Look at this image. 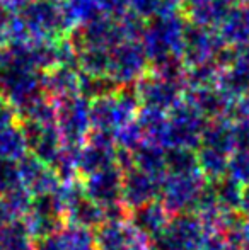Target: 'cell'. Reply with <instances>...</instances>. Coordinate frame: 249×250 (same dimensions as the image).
<instances>
[{
	"label": "cell",
	"mask_w": 249,
	"mask_h": 250,
	"mask_svg": "<svg viewBox=\"0 0 249 250\" xmlns=\"http://www.w3.org/2000/svg\"><path fill=\"white\" fill-rule=\"evenodd\" d=\"M138 109L140 102L136 97L135 87H120L116 92L91 101V126L92 129L114 133L126 123L133 121Z\"/></svg>",
	"instance_id": "1"
},
{
	"label": "cell",
	"mask_w": 249,
	"mask_h": 250,
	"mask_svg": "<svg viewBox=\"0 0 249 250\" xmlns=\"http://www.w3.org/2000/svg\"><path fill=\"white\" fill-rule=\"evenodd\" d=\"M55 102V125L60 133L62 143L67 146H82L91 126V101L82 94L62 97Z\"/></svg>",
	"instance_id": "2"
},
{
	"label": "cell",
	"mask_w": 249,
	"mask_h": 250,
	"mask_svg": "<svg viewBox=\"0 0 249 250\" xmlns=\"http://www.w3.org/2000/svg\"><path fill=\"white\" fill-rule=\"evenodd\" d=\"M206 121L208 119L203 118L198 109L183 96V99L167 111L166 148L183 146L196 150L202 142V133Z\"/></svg>",
	"instance_id": "3"
},
{
	"label": "cell",
	"mask_w": 249,
	"mask_h": 250,
	"mask_svg": "<svg viewBox=\"0 0 249 250\" xmlns=\"http://www.w3.org/2000/svg\"><path fill=\"white\" fill-rule=\"evenodd\" d=\"M205 228L195 213L173 214L166 228L149 242L154 250H202Z\"/></svg>",
	"instance_id": "4"
},
{
	"label": "cell",
	"mask_w": 249,
	"mask_h": 250,
	"mask_svg": "<svg viewBox=\"0 0 249 250\" xmlns=\"http://www.w3.org/2000/svg\"><path fill=\"white\" fill-rule=\"evenodd\" d=\"M206 179L202 174H166L160 181L159 201L169 214L193 213Z\"/></svg>",
	"instance_id": "5"
},
{
	"label": "cell",
	"mask_w": 249,
	"mask_h": 250,
	"mask_svg": "<svg viewBox=\"0 0 249 250\" xmlns=\"http://www.w3.org/2000/svg\"><path fill=\"white\" fill-rule=\"evenodd\" d=\"M183 80L166 79L157 73H145L135 83V92L138 97L140 107H150L167 112L173 105L183 99L184 96Z\"/></svg>",
	"instance_id": "6"
},
{
	"label": "cell",
	"mask_w": 249,
	"mask_h": 250,
	"mask_svg": "<svg viewBox=\"0 0 249 250\" xmlns=\"http://www.w3.org/2000/svg\"><path fill=\"white\" fill-rule=\"evenodd\" d=\"M149 66L145 50L136 43H118L110 50L108 77L114 80L120 87L133 85L143 75Z\"/></svg>",
	"instance_id": "7"
},
{
	"label": "cell",
	"mask_w": 249,
	"mask_h": 250,
	"mask_svg": "<svg viewBox=\"0 0 249 250\" xmlns=\"http://www.w3.org/2000/svg\"><path fill=\"white\" fill-rule=\"evenodd\" d=\"M24 133L27 151L40 158L43 164L53 167L62 151V138L55 123H31L17 121Z\"/></svg>",
	"instance_id": "8"
},
{
	"label": "cell",
	"mask_w": 249,
	"mask_h": 250,
	"mask_svg": "<svg viewBox=\"0 0 249 250\" xmlns=\"http://www.w3.org/2000/svg\"><path fill=\"white\" fill-rule=\"evenodd\" d=\"M121 182H123V170L114 164L82 177L80 184L84 194L103 208L121 203Z\"/></svg>",
	"instance_id": "9"
},
{
	"label": "cell",
	"mask_w": 249,
	"mask_h": 250,
	"mask_svg": "<svg viewBox=\"0 0 249 250\" xmlns=\"http://www.w3.org/2000/svg\"><path fill=\"white\" fill-rule=\"evenodd\" d=\"M19 181L31 191V194H48L53 192L62 184L60 177L57 175L53 167L43 164L40 158L27 151L24 157L16 162Z\"/></svg>",
	"instance_id": "10"
},
{
	"label": "cell",
	"mask_w": 249,
	"mask_h": 250,
	"mask_svg": "<svg viewBox=\"0 0 249 250\" xmlns=\"http://www.w3.org/2000/svg\"><path fill=\"white\" fill-rule=\"evenodd\" d=\"M160 181L136 167H130L123 170V182H121V203L126 209H135L138 206L159 199Z\"/></svg>",
	"instance_id": "11"
},
{
	"label": "cell",
	"mask_w": 249,
	"mask_h": 250,
	"mask_svg": "<svg viewBox=\"0 0 249 250\" xmlns=\"http://www.w3.org/2000/svg\"><path fill=\"white\" fill-rule=\"evenodd\" d=\"M169 218V211L164 208V204L159 199H154L143 206L128 211L130 225L149 242L166 228Z\"/></svg>",
	"instance_id": "12"
},
{
	"label": "cell",
	"mask_w": 249,
	"mask_h": 250,
	"mask_svg": "<svg viewBox=\"0 0 249 250\" xmlns=\"http://www.w3.org/2000/svg\"><path fill=\"white\" fill-rule=\"evenodd\" d=\"M79 82L80 72H77L72 65H55L45 70V73L41 75L43 92L51 101L79 94Z\"/></svg>",
	"instance_id": "13"
},
{
	"label": "cell",
	"mask_w": 249,
	"mask_h": 250,
	"mask_svg": "<svg viewBox=\"0 0 249 250\" xmlns=\"http://www.w3.org/2000/svg\"><path fill=\"white\" fill-rule=\"evenodd\" d=\"M140 237L142 235L130 225L128 220L103 221L94 230V247L96 250H121Z\"/></svg>",
	"instance_id": "14"
},
{
	"label": "cell",
	"mask_w": 249,
	"mask_h": 250,
	"mask_svg": "<svg viewBox=\"0 0 249 250\" xmlns=\"http://www.w3.org/2000/svg\"><path fill=\"white\" fill-rule=\"evenodd\" d=\"M133 167L152 177L162 181L166 177V148L159 143L143 142L136 150L132 151Z\"/></svg>",
	"instance_id": "15"
},
{
	"label": "cell",
	"mask_w": 249,
	"mask_h": 250,
	"mask_svg": "<svg viewBox=\"0 0 249 250\" xmlns=\"http://www.w3.org/2000/svg\"><path fill=\"white\" fill-rule=\"evenodd\" d=\"M200 145L210 146L230 155L234 151V119L215 118L208 119L202 133Z\"/></svg>",
	"instance_id": "16"
},
{
	"label": "cell",
	"mask_w": 249,
	"mask_h": 250,
	"mask_svg": "<svg viewBox=\"0 0 249 250\" xmlns=\"http://www.w3.org/2000/svg\"><path fill=\"white\" fill-rule=\"evenodd\" d=\"M220 34L234 48L249 44V7L246 9L243 5H234L227 10Z\"/></svg>",
	"instance_id": "17"
},
{
	"label": "cell",
	"mask_w": 249,
	"mask_h": 250,
	"mask_svg": "<svg viewBox=\"0 0 249 250\" xmlns=\"http://www.w3.org/2000/svg\"><path fill=\"white\" fill-rule=\"evenodd\" d=\"M136 123L142 128L147 142L159 143L166 148V133H167V112L157 111L150 107H140L135 116Z\"/></svg>",
	"instance_id": "18"
},
{
	"label": "cell",
	"mask_w": 249,
	"mask_h": 250,
	"mask_svg": "<svg viewBox=\"0 0 249 250\" xmlns=\"http://www.w3.org/2000/svg\"><path fill=\"white\" fill-rule=\"evenodd\" d=\"M230 155L219 151L210 146L200 145L196 148V160H198L200 174L206 179V181H217L227 175V165H229Z\"/></svg>",
	"instance_id": "19"
},
{
	"label": "cell",
	"mask_w": 249,
	"mask_h": 250,
	"mask_svg": "<svg viewBox=\"0 0 249 250\" xmlns=\"http://www.w3.org/2000/svg\"><path fill=\"white\" fill-rule=\"evenodd\" d=\"M198 160L196 150L183 146H169L166 148V174H198Z\"/></svg>",
	"instance_id": "20"
},
{
	"label": "cell",
	"mask_w": 249,
	"mask_h": 250,
	"mask_svg": "<svg viewBox=\"0 0 249 250\" xmlns=\"http://www.w3.org/2000/svg\"><path fill=\"white\" fill-rule=\"evenodd\" d=\"M27 153V143L21 126L12 125L0 129V158L17 162Z\"/></svg>",
	"instance_id": "21"
},
{
	"label": "cell",
	"mask_w": 249,
	"mask_h": 250,
	"mask_svg": "<svg viewBox=\"0 0 249 250\" xmlns=\"http://www.w3.org/2000/svg\"><path fill=\"white\" fill-rule=\"evenodd\" d=\"M0 250H34V242L21 220L9 221L0 230Z\"/></svg>",
	"instance_id": "22"
},
{
	"label": "cell",
	"mask_w": 249,
	"mask_h": 250,
	"mask_svg": "<svg viewBox=\"0 0 249 250\" xmlns=\"http://www.w3.org/2000/svg\"><path fill=\"white\" fill-rule=\"evenodd\" d=\"M65 250H94V230L65 223L57 233Z\"/></svg>",
	"instance_id": "23"
},
{
	"label": "cell",
	"mask_w": 249,
	"mask_h": 250,
	"mask_svg": "<svg viewBox=\"0 0 249 250\" xmlns=\"http://www.w3.org/2000/svg\"><path fill=\"white\" fill-rule=\"evenodd\" d=\"M212 184L213 196H215L217 203L224 209L237 211L239 209V201L241 194H243V186L237 184L234 179H230L229 175L217 181H208Z\"/></svg>",
	"instance_id": "24"
},
{
	"label": "cell",
	"mask_w": 249,
	"mask_h": 250,
	"mask_svg": "<svg viewBox=\"0 0 249 250\" xmlns=\"http://www.w3.org/2000/svg\"><path fill=\"white\" fill-rule=\"evenodd\" d=\"M0 199L3 201V204L7 206V209L12 214L14 220H21L29 211L31 203H33V194H31V191L26 186L17 184L16 188H12L9 192H5Z\"/></svg>",
	"instance_id": "25"
},
{
	"label": "cell",
	"mask_w": 249,
	"mask_h": 250,
	"mask_svg": "<svg viewBox=\"0 0 249 250\" xmlns=\"http://www.w3.org/2000/svg\"><path fill=\"white\" fill-rule=\"evenodd\" d=\"M113 135H114V142H116L118 148H123L128 151L136 150L143 142H147L145 135H143L142 128H140V125L136 123V119L126 123L120 129H116Z\"/></svg>",
	"instance_id": "26"
},
{
	"label": "cell",
	"mask_w": 249,
	"mask_h": 250,
	"mask_svg": "<svg viewBox=\"0 0 249 250\" xmlns=\"http://www.w3.org/2000/svg\"><path fill=\"white\" fill-rule=\"evenodd\" d=\"M227 175L241 186H249V148L234 150L229 157Z\"/></svg>",
	"instance_id": "27"
},
{
	"label": "cell",
	"mask_w": 249,
	"mask_h": 250,
	"mask_svg": "<svg viewBox=\"0 0 249 250\" xmlns=\"http://www.w3.org/2000/svg\"><path fill=\"white\" fill-rule=\"evenodd\" d=\"M17 184H21V181L16 162L0 158V198L12 188H16Z\"/></svg>",
	"instance_id": "28"
},
{
	"label": "cell",
	"mask_w": 249,
	"mask_h": 250,
	"mask_svg": "<svg viewBox=\"0 0 249 250\" xmlns=\"http://www.w3.org/2000/svg\"><path fill=\"white\" fill-rule=\"evenodd\" d=\"M17 123V111L0 96V129L9 128Z\"/></svg>",
	"instance_id": "29"
},
{
	"label": "cell",
	"mask_w": 249,
	"mask_h": 250,
	"mask_svg": "<svg viewBox=\"0 0 249 250\" xmlns=\"http://www.w3.org/2000/svg\"><path fill=\"white\" fill-rule=\"evenodd\" d=\"M128 3L130 0H97L99 9L106 10L108 14H116V16H121V14L126 12Z\"/></svg>",
	"instance_id": "30"
},
{
	"label": "cell",
	"mask_w": 249,
	"mask_h": 250,
	"mask_svg": "<svg viewBox=\"0 0 249 250\" xmlns=\"http://www.w3.org/2000/svg\"><path fill=\"white\" fill-rule=\"evenodd\" d=\"M34 250H65L63 245L60 244L57 235H51V237H46L43 240L34 242Z\"/></svg>",
	"instance_id": "31"
},
{
	"label": "cell",
	"mask_w": 249,
	"mask_h": 250,
	"mask_svg": "<svg viewBox=\"0 0 249 250\" xmlns=\"http://www.w3.org/2000/svg\"><path fill=\"white\" fill-rule=\"evenodd\" d=\"M237 211L243 214V218L249 220V186H243V194H241L239 209Z\"/></svg>",
	"instance_id": "32"
},
{
	"label": "cell",
	"mask_w": 249,
	"mask_h": 250,
	"mask_svg": "<svg viewBox=\"0 0 249 250\" xmlns=\"http://www.w3.org/2000/svg\"><path fill=\"white\" fill-rule=\"evenodd\" d=\"M121 250H149V240L140 237V238H136V240H133L132 244L125 245Z\"/></svg>",
	"instance_id": "33"
},
{
	"label": "cell",
	"mask_w": 249,
	"mask_h": 250,
	"mask_svg": "<svg viewBox=\"0 0 249 250\" xmlns=\"http://www.w3.org/2000/svg\"><path fill=\"white\" fill-rule=\"evenodd\" d=\"M12 220H14L12 214L9 213V209H7V206L3 204V201L0 199V230H2V228Z\"/></svg>",
	"instance_id": "34"
},
{
	"label": "cell",
	"mask_w": 249,
	"mask_h": 250,
	"mask_svg": "<svg viewBox=\"0 0 249 250\" xmlns=\"http://www.w3.org/2000/svg\"><path fill=\"white\" fill-rule=\"evenodd\" d=\"M29 2H33V0H9L10 5H27Z\"/></svg>",
	"instance_id": "35"
},
{
	"label": "cell",
	"mask_w": 249,
	"mask_h": 250,
	"mask_svg": "<svg viewBox=\"0 0 249 250\" xmlns=\"http://www.w3.org/2000/svg\"><path fill=\"white\" fill-rule=\"evenodd\" d=\"M241 250H249V245H244V247L241 249Z\"/></svg>",
	"instance_id": "36"
},
{
	"label": "cell",
	"mask_w": 249,
	"mask_h": 250,
	"mask_svg": "<svg viewBox=\"0 0 249 250\" xmlns=\"http://www.w3.org/2000/svg\"><path fill=\"white\" fill-rule=\"evenodd\" d=\"M149 250H154V249H152V247H150V245H149Z\"/></svg>",
	"instance_id": "37"
},
{
	"label": "cell",
	"mask_w": 249,
	"mask_h": 250,
	"mask_svg": "<svg viewBox=\"0 0 249 250\" xmlns=\"http://www.w3.org/2000/svg\"><path fill=\"white\" fill-rule=\"evenodd\" d=\"M94 250H96V249H94Z\"/></svg>",
	"instance_id": "38"
}]
</instances>
